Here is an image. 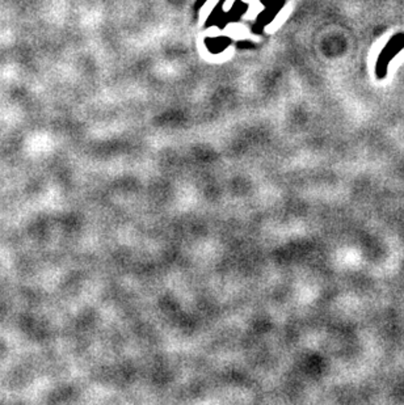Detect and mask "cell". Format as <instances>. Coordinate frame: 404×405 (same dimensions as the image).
<instances>
[{
	"label": "cell",
	"instance_id": "cell-1",
	"mask_svg": "<svg viewBox=\"0 0 404 405\" xmlns=\"http://www.w3.org/2000/svg\"><path fill=\"white\" fill-rule=\"evenodd\" d=\"M404 49V33H396L392 38L386 43L381 54L378 55L375 63V78L378 80H383L387 75L388 65L395 56Z\"/></svg>",
	"mask_w": 404,
	"mask_h": 405
}]
</instances>
